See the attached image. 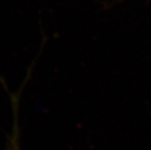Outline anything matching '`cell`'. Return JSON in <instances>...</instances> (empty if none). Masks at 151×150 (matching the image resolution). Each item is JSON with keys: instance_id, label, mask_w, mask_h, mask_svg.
<instances>
[{"instance_id": "cell-1", "label": "cell", "mask_w": 151, "mask_h": 150, "mask_svg": "<svg viewBox=\"0 0 151 150\" xmlns=\"http://www.w3.org/2000/svg\"><path fill=\"white\" fill-rule=\"evenodd\" d=\"M15 123L13 127V132L11 138L9 139L8 148L7 150H21L20 149V141H19V128H18V119H17V105L15 100Z\"/></svg>"}]
</instances>
